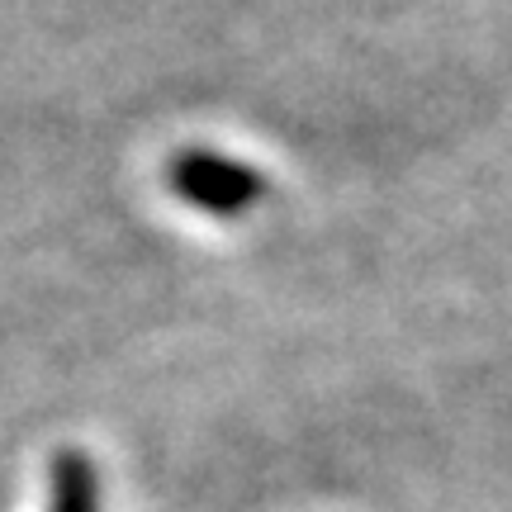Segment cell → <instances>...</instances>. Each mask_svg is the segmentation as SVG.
<instances>
[{
  "label": "cell",
  "mask_w": 512,
  "mask_h": 512,
  "mask_svg": "<svg viewBox=\"0 0 512 512\" xmlns=\"http://www.w3.org/2000/svg\"><path fill=\"white\" fill-rule=\"evenodd\" d=\"M48 512H105L100 470L86 451H57L48 465Z\"/></svg>",
  "instance_id": "2"
},
{
  "label": "cell",
  "mask_w": 512,
  "mask_h": 512,
  "mask_svg": "<svg viewBox=\"0 0 512 512\" xmlns=\"http://www.w3.org/2000/svg\"><path fill=\"white\" fill-rule=\"evenodd\" d=\"M166 185L171 195L190 209H200L209 219H238L252 214L256 204L266 200V171H256L252 162H233L223 152L209 147H181L171 162H166Z\"/></svg>",
  "instance_id": "1"
}]
</instances>
